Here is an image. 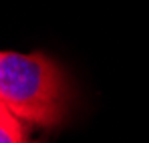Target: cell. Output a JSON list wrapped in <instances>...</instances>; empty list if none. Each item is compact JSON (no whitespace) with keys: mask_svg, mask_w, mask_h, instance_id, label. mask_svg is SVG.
Here are the masks:
<instances>
[{"mask_svg":"<svg viewBox=\"0 0 149 143\" xmlns=\"http://www.w3.org/2000/svg\"><path fill=\"white\" fill-rule=\"evenodd\" d=\"M0 105L18 121L54 125L67 107L65 77L42 54L0 52Z\"/></svg>","mask_w":149,"mask_h":143,"instance_id":"1","label":"cell"},{"mask_svg":"<svg viewBox=\"0 0 149 143\" xmlns=\"http://www.w3.org/2000/svg\"><path fill=\"white\" fill-rule=\"evenodd\" d=\"M0 143H30L22 123L0 105Z\"/></svg>","mask_w":149,"mask_h":143,"instance_id":"2","label":"cell"}]
</instances>
